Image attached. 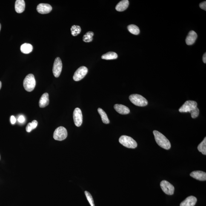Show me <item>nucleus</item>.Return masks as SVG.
Returning a JSON list of instances; mask_svg holds the SVG:
<instances>
[{"label": "nucleus", "instance_id": "nucleus-4", "mask_svg": "<svg viewBox=\"0 0 206 206\" xmlns=\"http://www.w3.org/2000/svg\"><path fill=\"white\" fill-rule=\"evenodd\" d=\"M129 99L133 104L139 107H144L148 104L147 99L141 95L132 94L129 97Z\"/></svg>", "mask_w": 206, "mask_h": 206}, {"label": "nucleus", "instance_id": "nucleus-32", "mask_svg": "<svg viewBox=\"0 0 206 206\" xmlns=\"http://www.w3.org/2000/svg\"><path fill=\"white\" fill-rule=\"evenodd\" d=\"M203 61L206 64V53H205L204 54L203 57Z\"/></svg>", "mask_w": 206, "mask_h": 206}, {"label": "nucleus", "instance_id": "nucleus-8", "mask_svg": "<svg viewBox=\"0 0 206 206\" xmlns=\"http://www.w3.org/2000/svg\"><path fill=\"white\" fill-rule=\"evenodd\" d=\"M160 186L163 191L166 194L168 195H172L174 194L175 187L168 181L166 180L161 181L160 183Z\"/></svg>", "mask_w": 206, "mask_h": 206}, {"label": "nucleus", "instance_id": "nucleus-25", "mask_svg": "<svg viewBox=\"0 0 206 206\" xmlns=\"http://www.w3.org/2000/svg\"><path fill=\"white\" fill-rule=\"evenodd\" d=\"M38 123L36 120H33L31 123H29L26 127V131L30 133L32 130L36 128L38 126Z\"/></svg>", "mask_w": 206, "mask_h": 206}, {"label": "nucleus", "instance_id": "nucleus-11", "mask_svg": "<svg viewBox=\"0 0 206 206\" xmlns=\"http://www.w3.org/2000/svg\"><path fill=\"white\" fill-rule=\"evenodd\" d=\"M36 9L38 13L44 14L50 13L52 10V7L50 4L41 3L38 5Z\"/></svg>", "mask_w": 206, "mask_h": 206}, {"label": "nucleus", "instance_id": "nucleus-19", "mask_svg": "<svg viewBox=\"0 0 206 206\" xmlns=\"http://www.w3.org/2000/svg\"><path fill=\"white\" fill-rule=\"evenodd\" d=\"M20 50L23 53L28 54L31 53L33 50V46L30 44L25 43L21 45L20 47Z\"/></svg>", "mask_w": 206, "mask_h": 206}, {"label": "nucleus", "instance_id": "nucleus-2", "mask_svg": "<svg viewBox=\"0 0 206 206\" xmlns=\"http://www.w3.org/2000/svg\"><path fill=\"white\" fill-rule=\"evenodd\" d=\"M24 86L27 91L31 92L34 90L36 82L34 76L30 74L26 76L24 81Z\"/></svg>", "mask_w": 206, "mask_h": 206}, {"label": "nucleus", "instance_id": "nucleus-9", "mask_svg": "<svg viewBox=\"0 0 206 206\" xmlns=\"http://www.w3.org/2000/svg\"><path fill=\"white\" fill-rule=\"evenodd\" d=\"M62 68V64L61 60L59 57H57L54 62L53 67V73L54 76L56 78L60 76Z\"/></svg>", "mask_w": 206, "mask_h": 206}, {"label": "nucleus", "instance_id": "nucleus-27", "mask_svg": "<svg viewBox=\"0 0 206 206\" xmlns=\"http://www.w3.org/2000/svg\"><path fill=\"white\" fill-rule=\"evenodd\" d=\"M85 194L86 195V197L87 198V200L90 203V205L91 206H95L94 201L93 197L87 191H85Z\"/></svg>", "mask_w": 206, "mask_h": 206}, {"label": "nucleus", "instance_id": "nucleus-3", "mask_svg": "<svg viewBox=\"0 0 206 206\" xmlns=\"http://www.w3.org/2000/svg\"><path fill=\"white\" fill-rule=\"evenodd\" d=\"M119 141L121 144L127 148H136L138 144L136 141L130 136L123 135L119 138Z\"/></svg>", "mask_w": 206, "mask_h": 206}, {"label": "nucleus", "instance_id": "nucleus-28", "mask_svg": "<svg viewBox=\"0 0 206 206\" xmlns=\"http://www.w3.org/2000/svg\"><path fill=\"white\" fill-rule=\"evenodd\" d=\"M191 113V116L192 118H196L199 116V110L197 107L192 111L190 112Z\"/></svg>", "mask_w": 206, "mask_h": 206}, {"label": "nucleus", "instance_id": "nucleus-13", "mask_svg": "<svg viewBox=\"0 0 206 206\" xmlns=\"http://www.w3.org/2000/svg\"><path fill=\"white\" fill-rule=\"evenodd\" d=\"M197 38V35L193 31L189 32L186 39V43L188 45H192L194 43Z\"/></svg>", "mask_w": 206, "mask_h": 206}, {"label": "nucleus", "instance_id": "nucleus-7", "mask_svg": "<svg viewBox=\"0 0 206 206\" xmlns=\"http://www.w3.org/2000/svg\"><path fill=\"white\" fill-rule=\"evenodd\" d=\"M88 72V69L84 66H82L78 68L75 72L73 75L74 80L78 81L83 78Z\"/></svg>", "mask_w": 206, "mask_h": 206}, {"label": "nucleus", "instance_id": "nucleus-24", "mask_svg": "<svg viewBox=\"0 0 206 206\" xmlns=\"http://www.w3.org/2000/svg\"><path fill=\"white\" fill-rule=\"evenodd\" d=\"M94 35V34L93 32H87L83 37V41L86 42H91L93 40Z\"/></svg>", "mask_w": 206, "mask_h": 206}, {"label": "nucleus", "instance_id": "nucleus-34", "mask_svg": "<svg viewBox=\"0 0 206 206\" xmlns=\"http://www.w3.org/2000/svg\"><path fill=\"white\" fill-rule=\"evenodd\" d=\"M1 24H0V30H1Z\"/></svg>", "mask_w": 206, "mask_h": 206}, {"label": "nucleus", "instance_id": "nucleus-12", "mask_svg": "<svg viewBox=\"0 0 206 206\" xmlns=\"http://www.w3.org/2000/svg\"><path fill=\"white\" fill-rule=\"evenodd\" d=\"M190 176L200 181L206 180V173L205 172L200 171H195L190 174Z\"/></svg>", "mask_w": 206, "mask_h": 206}, {"label": "nucleus", "instance_id": "nucleus-10", "mask_svg": "<svg viewBox=\"0 0 206 206\" xmlns=\"http://www.w3.org/2000/svg\"><path fill=\"white\" fill-rule=\"evenodd\" d=\"M73 118L75 125L77 127H80L83 123V115L79 108H76L74 111Z\"/></svg>", "mask_w": 206, "mask_h": 206}, {"label": "nucleus", "instance_id": "nucleus-14", "mask_svg": "<svg viewBox=\"0 0 206 206\" xmlns=\"http://www.w3.org/2000/svg\"><path fill=\"white\" fill-rule=\"evenodd\" d=\"M114 108L118 113L121 115L128 114L130 112V109L127 106L121 104L115 105Z\"/></svg>", "mask_w": 206, "mask_h": 206}, {"label": "nucleus", "instance_id": "nucleus-33", "mask_svg": "<svg viewBox=\"0 0 206 206\" xmlns=\"http://www.w3.org/2000/svg\"><path fill=\"white\" fill-rule=\"evenodd\" d=\"M1 87H2V83L1 81H0V90H1Z\"/></svg>", "mask_w": 206, "mask_h": 206}, {"label": "nucleus", "instance_id": "nucleus-23", "mask_svg": "<svg viewBox=\"0 0 206 206\" xmlns=\"http://www.w3.org/2000/svg\"><path fill=\"white\" fill-rule=\"evenodd\" d=\"M198 150L202 153L203 154L206 155V138L205 137L197 147Z\"/></svg>", "mask_w": 206, "mask_h": 206}, {"label": "nucleus", "instance_id": "nucleus-17", "mask_svg": "<svg viewBox=\"0 0 206 206\" xmlns=\"http://www.w3.org/2000/svg\"><path fill=\"white\" fill-rule=\"evenodd\" d=\"M50 103L49 94L47 93H44L41 96L39 101L40 107L44 108L48 105Z\"/></svg>", "mask_w": 206, "mask_h": 206}, {"label": "nucleus", "instance_id": "nucleus-29", "mask_svg": "<svg viewBox=\"0 0 206 206\" xmlns=\"http://www.w3.org/2000/svg\"><path fill=\"white\" fill-rule=\"evenodd\" d=\"M201 9L203 10H206V1L204 2L201 3L199 5Z\"/></svg>", "mask_w": 206, "mask_h": 206}, {"label": "nucleus", "instance_id": "nucleus-21", "mask_svg": "<svg viewBox=\"0 0 206 206\" xmlns=\"http://www.w3.org/2000/svg\"><path fill=\"white\" fill-rule=\"evenodd\" d=\"M98 113L101 116L102 122L105 124H108L110 123V120L108 117L107 114L102 109L99 108L98 109Z\"/></svg>", "mask_w": 206, "mask_h": 206}, {"label": "nucleus", "instance_id": "nucleus-31", "mask_svg": "<svg viewBox=\"0 0 206 206\" xmlns=\"http://www.w3.org/2000/svg\"><path fill=\"white\" fill-rule=\"evenodd\" d=\"M10 122L12 124H15L16 122V118L14 116H12L10 117Z\"/></svg>", "mask_w": 206, "mask_h": 206}, {"label": "nucleus", "instance_id": "nucleus-30", "mask_svg": "<svg viewBox=\"0 0 206 206\" xmlns=\"http://www.w3.org/2000/svg\"><path fill=\"white\" fill-rule=\"evenodd\" d=\"M18 122L20 123H24L25 120V118H24V117L23 116V115H20V116H19V117H18Z\"/></svg>", "mask_w": 206, "mask_h": 206}, {"label": "nucleus", "instance_id": "nucleus-15", "mask_svg": "<svg viewBox=\"0 0 206 206\" xmlns=\"http://www.w3.org/2000/svg\"><path fill=\"white\" fill-rule=\"evenodd\" d=\"M197 202V199L193 196L187 197L181 203L180 206H194Z\"/></svg>", "mask_w": 206, "mask_h": 206}, {"label": "nucleus", "instance_id": "nucleus-20", "mask_svg": "<svg viewBox=\"0 0 206 206\" xmlns=\"http://www.w3.org/2000/svg\"><path fill=\"white\" fill-rule=\"evenodd\" d=\"M117 58V53L113 52H107L102 56V59L107 60L116 59Z\"/></svg>", "mask_w": 206, "mask_h": 206}, {"label": "nucleus", "instance_id": "nucleus-1", "mask_svg": "<svg viewBox=\"0 0 206 206\" xmlns=\"http://www.w3.org/2000/svg\"><path fill=\"white\" fill-rule=\"evenodd\" d=\"M155 141L160 147L166 150H169L171 147L170 142L168 139L162 133L157 131H153Z\"/></svg>", "mask_w": 206, "mask_h": 206}, {"label": "nucleus", "instance_id": "nucleus-26", "mask_svg": "<svg viewBox=\"0 0 206 206\" xmlns=\"http://www.w3.org/2000/svg\"><path fill=\"white\" fill-rule=\"evenodd\" d=\"M81 28L79 26L73 25L72 26L71 31L72 35L74 36H77L81 32Z\"/></svg>", "mask_w": 206, "mask_h": 206}, {"label": "nucleus", "instance_id": "nucleus-22", "mask_svg": "<svg viewBox=\"0 0 206 206\" xmlns=\"http://www.w3.org/2000/svg\"><path fill=\"white\" fill-rule=\"evenodd\" d=\"M127 29L131 33L134 35H139L140 30L139 27L134 24H131L127 27Z\"/></svg>", "mask_w": 206, "mask_h": 206}, {"label": "nucleus", "instance_id": "nucleus-18", "mask_svg": "<svg viewBox=\"0 0 206 206\" xmlns=\"http://www.w3.org/2000/svg\"><path fill=\"white\" fill-rule=\"evenodd\" d=\"M129 5V2L128 0H123L118 3L115 9L118 12H123L127 8Z\"/></svg>", "mask_w": 206, "mask_h": 206}, {"label": "nucleus", "instance_id": "nucleus-6", "mask_svg": "<svg viewBox=\"0 0 206 206\" xmlns=\"http://www.w3.org/2000/svg\"><path fill=\"white\" fill-rule=\"evenodd\" d=\"M197 104L196 101H187L179 109V111L181 113H190V112L197 107Z\"/></svg>", "mask_w": 206, "mask_h": 206}, {"label": "nucleus", "instance_id": "nucleus-16", "mask_svg": "<svg viewBox=\"0 0 206 206\" xmlns=\"http://www.w3.org/2000/svg\"><path fill=\"white\" fill-rule=\"evenodd\" d=\"M15 10L17 13H20L25 9V3L24 0H17L15 3Z\"/></svg>", "mask_w": 206, "mask_h": 206}, {"label": "nucleus", "instance_id": "nucleus-5", "mask_svg": "<svg viewBox=\"0 0 206 206\" xmlns=\"http://www.w3.org/2000/svg\"><path fill=\"white\" fill-rule=\"evenodd\" d=\"M67 131L65 127H60L54 132L53 138L55 140L61 141L67 138Z\"/></svg>", "mask_w": 206, "mask_h": 206}]
</instances>
